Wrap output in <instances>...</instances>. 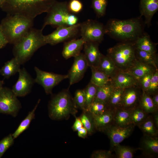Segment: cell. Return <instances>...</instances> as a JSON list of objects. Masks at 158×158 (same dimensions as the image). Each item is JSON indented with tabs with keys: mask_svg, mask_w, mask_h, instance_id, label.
<instances>
[{
	"mask_svg": "<svg viewBox=\"0 0 158 158\" xmlns=\"http://www.w3.org/2000/svg\"><path fill=\"white\" fill-rule=\"evenodd\" d=\"M158 91V69L154 73L152 77L149 87L146 92L152 96Z\"/></svg>",
	"mask_w": 158,
	"mask_h": 158,
	"instance_id": "42",
	"label": "cell"
},
{
	"mask_svg": "<svg viewBox=\"0 0 158 158\" xmlns=\"http://www.w3.org/2000/svg\"><path fill=\"white\" fill-rule=\"evenodd\" d=\"M14 139L12 134H10L0 141V158L6 151L14 144Z\"/></svg>",
	"mask_w": 158,
	"mask_h": 158,
	"instance_id": "41",
	"label": "cell"
},
{
	"mask_svg": "<svg viewBox=\"0 0 158 158\" xmlns=\"http://www.w3.org/2000/svg\"><path fill=\"white\" fill-rule=\"evenodd\" d=\"M139 150L142 151L143 155L149 158L157 157L158 154V138L143 135L140 143Z\"/></svg>",
	"mask_w": 158,
	"mask_h": 158,
	"instance_id": "17",
	"label": "cell"
},
{
	"mask_svg": "<svg viewBox=\"0 0 158 158\" xmlns=\"http://www.w3.org/2000/svg\"><path fill=\"white\" fill-rule=\"evenodd\" d=\"M4 83L3 80H0V87H2L3 85L4 84Z\"/></svg>",
	"mask_w": 158,
	"mask_h": 158,
	"instance_id": "53",
	"label": "cell"
},
{
	"mask_svg": "<svg viewBox=\"0 0 158 158\" xmlns=\"http://www.w3.org/2000/svg\"><path fill=\"white\" fill-rule=\"evenodd\" d=\"M154 72L147 74L138 80L139 85L144 92H146L147 90L150 85L152 77Z\"/></svg>",
	"mask_w": 158,
	"mask_h": 158,
	"instance_id": "43",
	"label": "cell"
},
{
	"mask_svg": "<svg viewBox=\"0 0 158 158\" xmlns=\"http://www.w3.org/2000/svg\"><path fill=\"white\" fill-rule=\"evenodd\" d=\"M80 23L71 26H62L57 27L51 33L44 35L47 44L55 45L75 37L80 32Z\"/></svg>",
	"mask_w": 158,
	"mask_h": 158,
	"instance_id": "11",
	"label": "cell"
},
{
	"mask_svg": "<svg viewBox=\"0 0 158 158\" xmlns=\"http://www.w3.org/2000/svg\"><path fill=\"white\" fill-rule=\"evenodd\" d=\"M34 19L16 15L8 14L0 28L8 41L13 45L19 41L33 27Z\"/></svg>",
	"mask_w": 158,
	"mask_h": 158,
	"instance_id": "5",
	"label": "cell"
},
{
	"mask_svg": "<svg viewBox=\"0 0 158 158\" xmlns=\"http://www.w3.org/2000/svg\"><path fill=\"white\" fill-rule=\"evenodd\" d=\"M80 32L81 38L85 42L100 43L105 34V26L99 22L88 20L80 23Z\"/></svg>",
	"mask_w": 158,
	"mask_h": 158,
	"instance_id": "8",
	"label": "cell"
},
{
	"mask_svg": "<svg viewBox=\"0 0 158 158\" xmlns=\"http://www.w3.org/2000/svg\"><path fill=\"white\" fill-rule=\"evenodd\" d=\"M92 75L90 82L97 87L111 82L112 79L96 67H91Z\"/></svg>",
	"mask_w": 158,
	"mask_h": 158,
	"instance_id": "29",
	"label": "cell"
},
{
	"mask_svg": "<svg viewBox=\"0 0 158 158\" xmlns=\"http://www.w3.org/2000/svg\"><path fill=\"white\" fill-rule=\"evenodd\" d=\"M75 117V121L72 127V129L74 131H78L83 126L82 123L79 117Z\"/></svg>",
	"mask_w": 158,
	"mask_h": 158,
	"instance_id": "47",
	"label": "cell"
},
{
	"mask_svg": "<svg viewBox=\"0 0 158 158\" xmlns=\"http://www.w3.org/2000/svg\"><path fill=\"white\" fill-rule=\"evenodd\" d=\"M139 106L147 114L154 113L158 110L153 102L151 96L144 92Z\"/></svg>",
	"mask_w": 158,
	"mask_h": 158,
	"instance_id": "33",
	"label": "cell"
},
{
	"mask_svg": "<svg viewBox=\"0 0 158 158\" xmlns=\"http://www.w3.org/2000/svg\"><path fill=\"white\" fill-rule=\"evenodd\" d=\"M49 115L55 120L68 119L71 115L75 116L77 107L68 90L53 95L48 105Z\"/></svg>",
	"mask_w": 158,
	"mask_h": 158,
	"instance_id": "4",
	"label": "cell"
},
{
	"mask_svg": "<svg viewBox=\"0 0 158 158\" xmlns=\"http://www.w3.org/2000/svg\"><path fill=\"white\" fill-rule=\"evenodd\" d=\"M144 24L140 17L109 20L105 26V34L121 42H134L143 34Z\"/></svg>",
	"mask_w": 158,
	"mask_h": 158,
	"instance_id": "1",
	"label": "cell"
},
{
	"mask_svg": "<svg viewBox=\"0 0 158 158\" xmlns=\"http://www.w3.org/2000/svg\"><path fill=\"white\" fill-rule=\"evenodd\" d=\"M135 55L138 61L152 65L158 68V58L157 53H152L136 48Z\"/></svg>",
	"mask_w": 158,
	"mask_h": 158,
	"instance_id": "27",
	"label": "cell"
},
{
	"mask_svg": "<svg viewBox=\"0 0 158 158\" xmlns=\"http://www.w3.org/2000/svg\"><path fill=\"white\" fill-rule=\"evenodd\" d=\"M131 110H126L120 107L114 109L113 124L121 127L132 124L130 121Z\"/></svg>",
	"mask_w": 158,
	"mask_h": 158,
	"instance_id": "24",
	"label": "cell"
},
{
	"mask_svg": "<svg viewBox=\"0 0 158 158\" xmlns=\"http://www.w3.org/2000/svg\"><path fill=\"white\" fill-rule=\"evenodd\" d=\"M18 79L13 86L12 91L17 97H24L31 91L35 83L33 79L25 68H20Z\"/></svg>",
	"mask_w": 158,
	"mask_h": 158,
	"instance_id": "13",
	"label": "cell"
},
{
	"mask_svg": "<svg viewBox=\"0 0 158 158\" xmlns=\"http://www.w3.org/2000/svg\"><path fill=\"white\" fill-rule=\"evenodd\" d=\"M134 42L137 49L152 53H156L157 44L153 42L150 36L145 33L139 37Z\"/></svg>",
	"mask_w": 158,
	"mask_h": 158,
	"instance_id": "25",
	"label": "cell"
},
{
	"mask_svg": "<svg viewBox=\"0 0 158 158\" xmlns=\"http://www.w3.org/2000/svg\"><path fill=\"white\" fill-rule=\"evenodd\" d=\"M118 158H132L134 154L139 148H135L128 146L122 145L120 144L114 146L113 148Z\"/></svg>",
	"mask_w": 158,
	"mask_h": 158,
	"instance_id": "32",
	"label": "cell"
},
{
	"mask_svg": "<svg viewBox=\"0 0 158 158\" xmlns=\"http://www.w3.org/2000/svg\"><path fill=\"white\" fill-rule=\"evenodd\" d=\"M158 69L154 66L143 63L137 60L134 65L127 72L129 73L138 80L149 73H153Z\"/></svg>",
	"mask_w": 158,
	"mask_h": 158,
	"instance_id": "22",
	"label": "cell"
},
{
	"mask_svg": "<svg viewBox=\"0 0 158 158\" xmlns=\"http://www.w3.org/2000/svg\"><path fill=\"white\" fill-rule=\"evenodd\" d=\"M149 115L146 113L138 106L131 110V123L135 126H138L146 119Z\"/></svg>",
	"mask_w": 158,
	"mask_h": 158,
	"instance_id": "36",
	"label": "cell"
},
{
	"mask_svg": "<svg viewBox=\"0 0 158 158\" xmlns=\"http://www.w3.org/2000/svg\"><path fill=\"white\" fill-rule=\"evenodd\" d=\"M158 9V0H140V11L141 16L145 18V24L148 27L154 15Z\"/></svg>",
	"mask_w": 158,
	"mask_h": 158,
	"instance_id": "18",
	"label": "cell"
},
{
	"mask_svg": "<svg viewBox=\"0 0 158 158\" xmlns=\"http://www.w3.org/2000/svg\"><path fill=\"white\" fill-rule=\"evenodd\" d=\"M114 157L111 151L102 150L94 151L91 156L92 158H111Z\"/></svg>",
	"mask_w": 158,
	"mask_h": 158,
	"instance_id": "45",
	"label": "cell"
},
{
	"mask_svg": "<svg viewBox=\"0 0 158 158\" xmlns=\"http://www.w3.org/2000/svg\"><path fill=\"white\" fill-rule=\"evenodd\" d=\"M135 50L134 42H121L108 49L107 55L119 71L127 72L137 61Z\"/></svg>",
	"mask_w": 158,
	"mask_h": 158,
	"instance_id": "6",
	"label": "cell"
},
{
	"mask_svg": "<svg viewBox=\"0 0 158 158\" xmlns=\"http://www.w3.org/2000/svg\"><path fill=\"white\" fill-rule=\"evenodd\" d=\"M74 58L73 63L67 74L70 86L82 79L89 66L83 53H81Z\"/></svg>",
	"mask_w": 158,
	"mask_h": 158,
	"instance_id": "14",
	"label": "cell"
},
{
	"mask_svg": "<svg viewBox=\"0 0 158 158\" xmlns=\"http://www.w3.org/2000/svg\"><path fill=\"white\" fill-rule=\"evenodd\" d=\"M20 65L17 59L14 57L5 63L0 69V74L5 78L8 79L18 72Z\"/></svg>",
	"mask_w": 158,
	"mask_h": 158,
	"instance_id": "26",
	"label": "cell"
},
{
	"mask_svg": "<svg viewBox=\"0 0 158 158\" xmlns=\"http://www.w3.org/2000/svg\"><path fill=\"white\" fill-rule=\"evenodd\" d=\"M36 77L35 83L42 86L47 94H52L55 86L63 80L68 78L67 75H61L42 71L36 66L34 67Z\"/></svg>",
	"mask_w": 158,
	"mask_h": 158,
	"instance_id": "10",
	"label": "cell"
},
{
	"mask_svg": "<svg viewBox=\"0 0 158 158\" xmlns=\"http://www.w3.org/2000/svg\"><path fill=\"white\" fill-rule=\"evenodd\" d=\"M109 109L105 102L95 99L90 106L87 111L93 115H98L102 114Z\"/></svg>",
	"mask_w": 158,
	"mask_h": 158,
	"instance_id": "38",
	"label": "cell"
},
{
	"mask_svg": "<svg viewBox=\"0 0 158 158\" xmlns=\"http://www.w3.org/2000/svg\"><path fill=\"white\" fill-rule=\"evenodd\" d=\"M138 126L143 135L152 137L157 136L158 129L154 125L152 116L149 115L146 119Z\"/></svg>",
	"mask_w": 158,
	"mask_h": 158,
	"instance_id": "30",
	"label": "cell"
},
{
	"mask_svg": "<svg viewBox=\"0 0 158 158\" xmlns=\"http://www.w3.org/2000/svg\"><path fill=\"white\" fill-rule=\"evenodd\" d=\"M68 5V7L72 13H79L83 8V5L78 0H71Z\"/></svg>",
	"mask_w": 158,
	"mask_h": 158,
	"instance_id": "44",
	"label": "cell"
},
{
	"mask_svg": "<svg viewBox=\"0 0 158 158\" xmlns=\"http://www.w3.org/2000/svg\"><path fill=\"white\" fill-rule=\"evenodd\" d=\"M96 68L111 79L120 71L113 61L107 56L103 54Z\"/></svg>",
	"mask_w": 158,
	"mask_h": 158,
	"instance_id": "23",
	"label": "cell"
},
{
	"mask_svg": "<svg viewBox=\"0 0 158 158\" xmlns=\"http://www.w3.org/2000/svg\"><path fill=\"white\" fill-rule=\"evenodd\" d=\"M99 44L93 42H86L84 44L83 54L90 67H97L103 55L99 50Z\"/></svg>",
	"mask_w": 158,
	"mask_h": 158,
	"instance_id": "16",
	"label": "cell"
},
{
	"mask_svg": "<svg viewBox=\"0 0 158 158\" xmlns=\"http://www.w3.org/2000/svg\"><path fill=\"white\" fill-rule=\"evenodd\" d=\"M42 30L32 28L13 45V54L21 65L28 61L38 49L47 44Z\"/></svg>",
	"mask_w": 158,
	"mask_h": 158,
	"instance_id": "3",
	"label": "cell"
},
{
	"mask_svg": "<svg viewBox=\"0 0 158 158\" xmlns=\"http://www.w3.org/2000/svg\"><path fill=\"white\" fill-rule=\"evenodd\" d=\"M85 42L81 38L65 42L62 50V56L65 59H68L78 55L81 53Z\"/></svg>",
	"mask_w": 158,
	"mask_h": 158,
	"instance_id": "19",
	"label": "cell"
},
{
	"mask_svg": "<svg viewBox=\"0 0 158 158\" xmlns=\"http://www.w3.org/2000/svg\"><path fill=\"white\" fill-rule=\"evenodd\" d=\"M78 18L73 13L69 16L67 20V25L68 26H73L77 24Z\"/></svg>",
	"mask_w": 158,
	"mask_h": 158,
	"instance_id": "46",
	"label": "cell"
},
{
	"mask_svg": "<svg viewBox=\"0 0 158 158\" xmlns=\"http://www.w3.org/2000/svg\"><path fill=\"white\" fill-rule=\"evenodd\" d=\"M97 87L90 82L83 89L85 99L86 111H87L91 104L95 100Z\"/></svg>",
	"mask_w": 158,
	"mask_h": 158,
	"instance_id": "37",
	"label": "cell"
},
{
	"mask_svg": "<svg viewBox=\"0 0 158 158\" xmlns=\"http://www.w3.org/2000/svg\"><path fill=\"white\" fill-rule=\"evenodd\" d=\"M153 102L156 108H158V92L155 93L151 96Z\"/></svg>",
	"mask_w": 158,
	"mask_h": 158,
	"instance_id": "51",
	"label": "cell"
},
{
	"mask_svg": "<svg viewBox=\"0 0 158 158\" xmlns=\"http://www.w3.org/2000/svg\"><path fill=\"white\" fill-rule=\"evenodd\" d=\"M111 83L114 88L124 89L138 83V80L129 73L120 71L112 79Z\"/></svg>",
	"mask_w": 158,
	"mask_h": 158,
	"instance_id": "20",
	"label": "cell"
},
{
	"mask_svg": "<svg viewBox=\"0 0 158 158\" xmlns=\"http://www.w3.org/2000/svg\"><path fill=\"white\" fill-rule=\"evenodd\" d=\"M42 29L47 25L57 27L62 26H68L67 20L69 15L72 13L70 11L68 4L65 2L55 1L47 12Z\"/></svg>",
	"mask_w": 158,
	"mask_h": 158,
	"instance_id": "7",
	"label": "cell"
},
{
	"mask_svg": "<svg viewBox=\"0 0 158 158\" xmlns=\"http://www.w3.org/2000/svg\"><path fill=\"white\" fill-rule=\"evenodd\" d=\"M77 131L78 136L82 138H85L88 134L87 129L84 127H82Z\"/></svg>",
	"mask_w": 158,
	"mask_h": 158,
	"instance_id": "49",
	"label": "cell"
},
{
	"mask_svg": "<svg viewBox=\"0 0 158 158\" xmlns=\"http://www.w3.org/2000/svg\"><path fill=\"white\" fill-rule=\"evenodd\" d=\"M11 89L0 87V114L16 117L21 108V104Z\"/></svg>",
	"mask_w": 158,
	"mask_h": 158,
	"instance_id": "9",
	"label": "cell"
},
{
	"mask_svg": "<svg viewBox=\"0 0 158 158\" xmlns=\"http://www.w3.org/2000/svg\"><path fill=\"white\" fill-rule=\"evenodd\" d=\"M5 0H0V7H1Z\"/></svg>",
	"mask_w": 158,
	"mask_h": 158,
	"instance_id": "52",
	"label": "cell"
},
{
	"mask_svg": "<svg viewBox=\"0 0 158 158\" xmlns=\"http://www.w3.org/2000/svg\"><path fill=\"white\" fill-rule=\"evenodd\" d=\"M73 99L77 108L83 111H86L85 99L83 89L77 90L75 92Z\"/></svg>",
	"mask_w": 158,
	"mask_h": 158,
	"instance_id": "40",
	"label": "cell"
},
{
	"mask_svg": "<svg viewBox=\"0 0 158 158\" xmlns=\"http://www.w3.org/2000/svg\"><path fill=\"white\" fill-rule=\"evenodd\" d=\"M153 116H152L153 122L154 125L158 129V110L154 112L152 114Z\"/></svg>",
	"mask_w": 158,
	"mask_h": 158,
	"instance_id": "50",
	"label": "cell"
},
{
	"mask_svg": "<svg viewBox=\"0 0 158 158\" xmlns=\"http://www.w3.org/2000/svg\"><path fill=\"white\" fill-rule=\"evenodd\" d=\"M114 88L111 82L103 86L97 87L95 99L102 101L107 104Z\"/></svg>",
	"mask_w": 158,
	"mask_h": 158,
	"instance_id": "34",
	"label": "cell"
},
{
	"mask_svg": "<svg viewBox=\"0 0 158 158\" xmlns=\"http://www.w3.org/2000/svg\"><path fill=\"white\" fill-rule=\"evenodd\" d=\"M135 126L131 124L128 126L121 127L112 124L104 131L110 139L112 148L120 144L130 136L133 133Z\"/></svg>",
	"mask_w": 158,
	"mask_h": 158,
	"instance_id": "15",
	"label": "cell"
},
{
	"mask_svg": "<svg viewBox=\"0 0 158 158\" xmlns=\"http://www.w3.org/2000/svg\"><path fill=\"white\" fill-rule=\"evenodd\" d=\"M79 118L83 126L87 129L88 134H92L95 129L92 114L88 111H84Z\"/></svg>",
	"mask_w": 158,
	"mask_h": 158,
	"instance_id": "35",
	"label": "cell"
},
{
	"mask_svg": "<svg viewBox=\"0 0 158 158\" xmlns=\"http://www.w3.org/2000/svg\"><path fill=\"white\" fill-rule=\"evenodd\" d=\"M39 99L33 109L30 111L26 117L21 122L18 127L12 134L15 139L19 136L22 133L26 130L29 127L33 119L35 118V111L40 102Z\"/></svg>",
	"mask_w": 158,
	"mask_h": 158,
	"instance_id": "28",
	"label": "cell"
},
{
	"mask_svg": "<svg viewBox=\"0 0 158 158\" xmlns=\"http://www.w3.org/2000/svg\"><path fill=\"white\" fill-rule=\"evenodd\" d=\"M8 43L4 35L0 28V49Z\"/></svg>",
	"mask_w": 158,
	"mask_h": 158,
	"instance_id": "48",
	"label": "cell"
},
{
	"mask_svg": "<svg viewBox=\"0 0 158 158\" xmlns=\"http://www.w3.org/2000/svg\"><path fill=\"white\" fill-rule=\"evenodd\" d=\"M107 0H92V6L99 17L104 16L105 13Z\"/></svg>",
	"mask_w": 158,
	"mask_h": 158,
	"instance_id": "39",
	"label": "cell"
},
{
	"mask_svg": "<svg viewBox=\"0 0 158 158\" xmlns=\"http://www.w3.org/2000/svg\"><path fill=\"white\" fill-rule=\"evenodd\" d=\"M55 0H5L1 6L10 15L34 19L47 12Z\"/></svg>",
	"mask_w": 158,
	"mask_h": 158,
	"instance_id": "2",
	"label": "cell"
},
{
	"mask_svg": "<svg viewBox=\"0 0 158 158\" xmlns=\"http://www.w3.org/2000/svg\"><path fill=\"white\" fill-rule=\"evenodd\" d=\"M143 92L138 83L125 88L120 107L131 110L139 106Z\"/></svg>",
	"mask_w": 158,
	"mask_h": 158,
	"instance_id": "12",
	"label": "cell"
},
{
	"mask_svg": "<svg viewBox=\"0 0 158 158\" xmlns=\"http://www.w3.org/2000/svg\"><path fill=\"white\" fill-rule=\"evenodd\" d=\"M114 110L109 109L104 113L98 115H93L95 129L103 131L113 124Z\"/></svg>",
	"mask_w": 158,
	"mask_h": 158,
	"instance_id": "21",
	"label": "cell"
},
{
	"mask_svg": "<svg viewBox=\"0 0 158 158\" xmlns=\"http://www.w3.org/2000/svg\"><path fill=\"white\" fill-rule=\"evenodd\" d=\"M124 89L114 88L107 103L109 108L114 110L120 107Z\"/></svg>",
	"mask_w": 158,
	"mask_h": 158,
	"instance_id": "31",
	"label": "cell"
}]
</instances>
